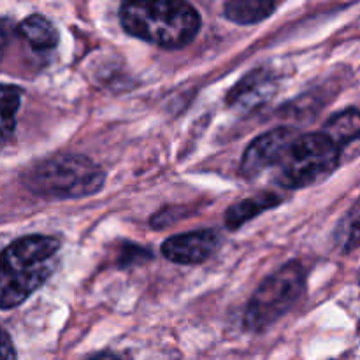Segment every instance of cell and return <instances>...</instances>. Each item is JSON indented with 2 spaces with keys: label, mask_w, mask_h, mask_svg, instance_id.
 Masks as SVG:
<instances>
[{
  "label": "cell",
  "mask_w": 360,
  "mask_h": 360,
  "mask_svg": "<svg viewBox=\"0 0 360 360\" xmlns=\"http://www.w3.org/2000/svg\"><path fill=\"white\" fill-rule=\"evenodd\" d=\"M86 360H122L116 354H111V352H101V354H95Z\"/></svg>",
  "instance_id": "cell-16"
},
{
  "label": "cell",
  "mask_w": 360,
  "mask_h": 360,
  "mask_svg": "<svg viewBox=\"0 0 360 360\" xmlns=\"http://www.w3.org/2000/svg\"><path fill=\"white\" fill-rule=\"evenodd\" d=\"M323 134H327L340 148L347 146L360 137V112L355 109L338 112L326 123Z\"/></svg>",
  "instance_id": "cell-12"
},
{
  "label": "cell",
  "mask_w": 360,
  "mask_h": 360,
  "mask_svg": "<svg viewBox=\"0 0 360 360\" xmlns=\"http://www.w3.org/2000/svg\"><path fill=\"white\" fill-rule=\"evenodd\" d=\"M25 186L44 199H81L101 192L105 174L83 155H55L28 169Z\"/></svg>",
  "instance_id": "cell-3"
},
{
  "label": "cell",
  "mask_w": 360,
  "mask_h": 360,
  "mask_svg": "<svg viewBox=\"0 0 360 360\" xmlns=\"http://www.w3.org/2000/svg\"><path fill=\"white\" fill-rule=\"evenodd\" d=\"M276 11L269 0H231L224 6L225 18L236 25H255L267 20Z\"/></svg>",
  "instance_id": "cell-11"
},
{
  "label": "cell",
  "mask_w": 360,
  "mask_h": 360,
  "mask_svg": "<svg viewBox=\"0 0 360 360\" xmlns=\"http://www.w3.org/2000/svg\"><path fill=\"white\" fill-rule=\"evenodd\" d=\"M18 34L35 49V51H48L58 42V32L53 27L48 18L41 14H32L18 25Z\"/></svg>",
  "instance_id": "cell-10"
},
{
  "label": "cell",
  "mask_w": 360,
  "mask_h": 360,
  "mask_svg": "<svg viewBox=\"0 0 360 360\" xmlns=\"http://www.w3.org/2000/svg\"><path fill=\"white\" fill-rule=\"evenodd\" d=\"M274 90H276V83L267 70H252L229 91L227 104L236 111L248 112L266 104L273 97Z\"/></svg>",
  "instance_id": "cell-8"
},
{
  "label": "cell",
  "mask_w": 360,
  "mask_h": 360,
  "mask_svg": "<svg viewBox=\"0 0 360 360\" xmlns=\"http://www.w3.org/2000/svg\"><path fill=\"white\" fill-rule=\"evenodd\" d=\"M218 234L213 231H193L176 234L165 239L162 245V255L181 266H197L210 259L218 248Z\"/></svg>",
  "instance_id": "cell-7"
},
{
  "label": "cell",
  "mask_w": 360,
  "mask_h": 360,
  "mask_svg": "<svg viewBox=\"0 0 360 360\" xmlns=\"http://www.w3.org/2000/svg\"><path fill=\"white\" fill-rule=\"evenodd\" d=\"M120 21L127 34L165 49H179L197 37L200 14L178 0H136L123 4Z\"/></svg>",
  "instance_id": "cell-1"
},
{
  "label": "cell",
  "mask_w": 360,
  "mask_h": 360,
  "mask_svg": "<svg viewBox=\"0 0 360 360\" xmlns=\"http://www.w3.org/2000/svg\"><path fill=\"white\" fill-rule=\"evenodd\" d=\"M281 202V197L276 193H259L255 197H248L245 200H239L234 206H231L225 213V224L231 231L243 227L246 221L259 217L264 211L276 207Z\"/></svg>",
  "instance_id": "cell-9"
},
{
  "label": "cell",
  "mask_w": 360,
  "mask_h": 360,
  "mask_svg": "<svg viewBox=\"0 0 360 360\" xmlns=\"http://www.w3.org/2000/svg\"><path fill=\"white\" fill-rule=\"evenodd\" d=\"M306 290V271L299 262H288L262 281L245 313V326L262 333L287 315Z\"/></svg>",
  "instance_id": "cell-5"
},
{
  "label": "cell",
  "mask_w": 360,
  "mask_h": 360,
  "mask_svg": "<svg viewBox=\"0 0 360 360\" xmlns=\"http://www.w3.org/2000/svg\"><path fill=\"white\" fill-rule=\"evenodd\" d=\"M301 136L292 127H278L257 137L241 162V172L246 178H255L271 167H280L295 139Z\"/></svg>",
  "instance_id": "cell-6"
},
{
  "label": "cell",
  "mask_w": 360,
  "mask_h": 360,
  "mask_svg": "<svg viewBox=\"0 0 360 360\" xmlns=\"http://www.w3.org/2000/svg\"><path fill=\"white\" fill-rule=\"evenodd\" d=\"M21 104V90L13 84L2 86V139L4 143L11 139L16 130V115Z\"/></svg>",
  "instance_id": "cell-13"
},
{
  "label": "cell",
  "mask_w": 360,
  "mask_h": 360,
  "mask_svg": "<svg viewBox=\"0 0 360 360\" xmlns=\"http://www.w3.org/2000/svg\"><path fill=\"white\" fill-rule=\"evenodd\" d=\"M341 148L323 132L301 134L278 167V183L299 190L329 178L340 165Z\"/></svg>",
  "instance_id": "cell-4"
},
{
  "label": "cell",
  "mask_w": 360,
  "mask_h": 360,
  "mask_svg": "<svg viewBox=\"0 0 360 360\" xmlns=\"http://www.w3.org/2000/svg\"><path fill=\"white\" fill-rule=\"evenodd\" d=\"M60 241L51 236H27L2 253L0 306L11 309L27 301L48 281L58 262Z\"/></svg>",
  "instance_id": "cell-2"
},
{
  "label": "cell",
  "mask_w": 360,
  "mask_h": 360,
  "mask_svg": "<svg viewBox=\"0 0 360 360\" xmlns=\"http://www.w3.org/2000/svg\"><path fill=\"white\" fill-rule=\"evenodd\" d=\"M2 360H16V352L6 330L2 333Z\"/></svg>",
  "instance_id": "cell-15"
},
{
  "label": "cell",
  "mask_w": 360,
  "mask_h": 360,
  "mask_svg": "<svg viewBox=\"0 0 360 360\" xmlns=\"http://www.w3.org/2000/svg\"><path fill=\"white\" fill-rule=\"evenodd\" d=\"M336 241L345 250L354 248L360 241V200L350 210V213L341 220L336 231Z\"/></svg>",
  "instance_id": "cell-14"
}]
</instances>
